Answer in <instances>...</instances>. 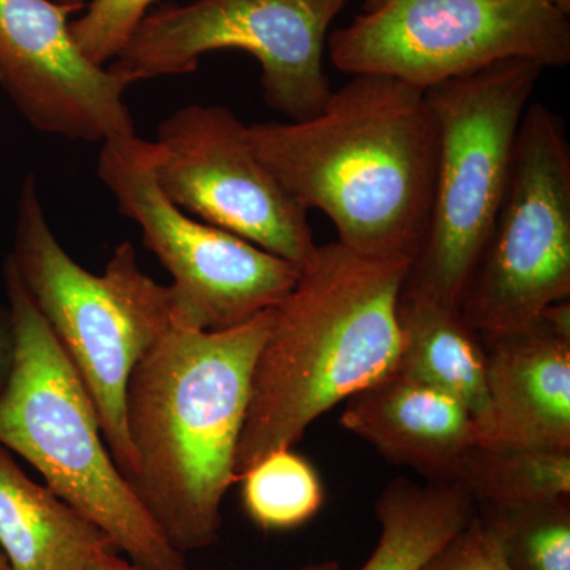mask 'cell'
Segmentation results:
<instances>
[{
  "instance_id": "22",
  "label": "cell",
  "mask_w": 570,
  "mask_h": 570,
  "mask_svg": "<svg viewBox=\"0 0 570 570\" xmlns=\"http://www.w3.org/2000/svg\"><path fill=\"white\" fill-rule=\"evenodd\" d=\"M419 570H512L497 539L482 523L478 512L450 542Z\"/></svg>"
},
{
  "instance_id": "19",
  "label": "cell",
  "mask_w": 570,
  "mask_h": 570,
  "mask_svg": "<svg viewBox=\"0 0 570 570\" xmlns=\"http://www.w3.org/2000/svg\"><path fill=\"white\" fill-rule=\"evenodd\" d=\"M475 509L510 569L570 570V497Z\"/></svg>"
},
{
  "instance_id": "24",
  "label": "cell",
  "mask_w": 570,
  "mask_h": 570,
  "mask_svg": "<svg viewBox=\"0 0 570 570\" xmlns=\"http://www.w3.org/2000/svg\"><path fill=\"white\" fill-rule=\"evenodd\" d=\"M80 570H141L134 564V562L122 560L116 557L115 551L105 553L102 557L96 558L88 564L82 566Z\"/></svg>"
},
{
  "instance_id": "15",
  "label": "cell",
  "mask_w": 570,
  "mask_h": 570,
  "mask_svg": "<svg viewBox=\"0 0 570 570\" xmlns=\"http://www.w3.org/2000/svg\"><path fill=\"white\" fill-rule=\"evenodd\" d=\"M397 373L459 401L478 423L480 442L493 441L485 346L461 316L459 306L403 288L397 302Z\"/></svg>"
},
{
  "instance_id": "13",
  "label": "cell",
  "mask_w": 570,
  "mask_h": 570,
  "mask_svg": "<svg viewBox=\"0 0 570 570\" xmlns=\"http://www.w3.org/2000/svg\"><path fill=\"white\" fill-rule=\"evenodd\" d=\"M485 346L494 436L489 444L570 450V303Z\"/></svg>"
},
{
  "instance_id": "26",
  "label": "cell",
  "mask_w": 570,
  "mask_h": 570,
  "mask_svg": "<svg viewBox=\"0 0 570 570\" xmlns=\"http://www.w3.org/2000/svg\"><path fill=\"white\" fill-rule=\"evenodd\" d=\"M384 2L385 0H363V9H365V11H373Z\"/></svg>"
},
{
  "instance_id": "6",
  "label": "cell",
  "mask_w": 570,
  "mask_h": 570,
  "mask_svg": "<svg viewBox=\"0 0 570 570\" xmlns=\"http://www.w3.org/2000/svg\"><path fill=\"white\" fill-rule=\"evenodd\" d=\"M542 71L530 59H505L426 89L438 122L436 184L404 291L459 303L501 208L517 134Z\"/></svg>"
},
{
  "instance_id": "25",
  "label": "cell",
  "mask_w": 570,
  "mask_h": 570,
  "mask_svg": "<svg viewBox=\"0 0 570 570\" xmlns=\"http://www.w3.org/2000/svg\"><path fill=\"white\" fill-rule=\"evenodd\" d=\"M52 2L61 3V6L73 7V9H85L86 0H52Z\"/></svg>"
},
{
  "instance_id": "7",
  "label": "cell",
  "mask_w": 570,
  "mask_h": 570,
  "mask_svg": "<svg viewBox=\"0 0 570 570\" xmlns=\"http://www.w3.org/2000/svg\"><path fill=\"white\" fill-rule=\"evenodd\" d=\"M569 295L570 142L557 112L530 104L501 208L456 305L487 344Z\"/></svg>"
},
{
  "instance_id": "21",
  "label": "cell",
  "mask_w": 570,
  "mask_h": 570,
  "mask_svg": "<svg viewBox=\"0 0 570 570\" xmlns=\"http://www.w3.org/2000/svg\"><path fill=\"white\" fill-rule=\"evenodd\" d=\"M159 0H91L88 10L70 22L82 55L97 66L115 61Z\"/></svg>"
},
{
  "instance_id": "4",
  "label": "cell",
  "mask_w": 570,
  "mask_h": 570,
  "mask_svg": "<svg viewBox=\"0 0 570 570\" xmlns=\"http://www.w3.org/2000/svg\"><path fill=\"white\" fill-rule=\"evenodd\" d=\"M3 284L14 355L0 390V444L43 475L48 489L81 512L141 570H187L105 442L91 396L52 335L9 255Z\"/></svg>"
},
{
  "instance_id": "11",
  "label": "cell",
  "mask_w": 570,
  "mask_h": 570,
  "mask_svg": "<svg viewBox=\"0 0 570 570\" xmlns=\"http://www.w3.org/2000/svg\"><path fill=\"white\" fill-rule=\"evenodd\" d=\"M153 170L183 212L303 268L316 254L307 212L258 159L246 124L220 105H187L160 122Z\"/></svg>"
},
{
  "instance_id": "10",
  "label": "cell",
  "mask_w": 570,
  "mask_h": 570,
  "mask_svg": "<svg viewBox=\"0 0 570 570\" xmlns=\"http://www.w3.org/2000/svg\"><path fill=\"white\" fill-rule=\"evenodd\" d=\"M97 174L119 213L174 277L171 325L220 332L275 307L294 287L298 266L190 216L165 197L153 170V141L137 135L104 141Z\"/></svg>"
},
{
  "instance_id": "2",
  "label": "cell",
  "mask_w": 570,
  "mask_h": 570,
  "mask_svg": "<svg viewBox=\"0 0 570 570\" xmlns=\"http://www.w3.org/2000/svg\"><path fill=\"white\" fill-rule=\"evenodd\" d=\"M272 317L269 307L220 332L171 325L127 382L129 483L179 553L208 549L219 539L220 505L238 482L236 450Z\"/></svg>"
},
{
  "instance_id": "17",
  "label": "cell",
  "mask_w": 570,
  "mask_h": 570,
  "mask_svg": "<svg viewBox=\"0 0 570 570\" xmlns=\"http://www.w3.org/2000/svg\"><path fill=\"white\" fill-rule=\"evenodd\" d=\"M475 502L455 483L393 479L376 502L381 538L360 570H419L474 519ZM302 570H340L335 562Z\"/></svg>"
},
{
  "instance_id": "16",
  "label": "cell",
  "mask_w": 570,
  "mask_h": 570,
  "mask_svg": "<svg viewBox=\"0 0 570 570\" xmlns=\"http://www.w3.org/2000/svg\"><path fill=\"white\" fill-rule=\"evenodd\" d=\"M0 550L11 570H80L116 549L97 524L29 479L0 444Z\"/></svg>"
},
{
  "instance_id": "20",
  "label": "cell",
  "mask_w": 570,
  "mask_h": 570,
  "mask_svg": "<svg viewBox=\"0 0 570 570\" xmlns=\"http://www.w3.org/2000/svg\"><path fill=\"white\" fill-rule=\"evenodd\" d=\"M249 519L266 531H287L313 519L324 504L316 469L292 449L277 450L239 478Z\"/></svg>"
},
{
  "instance_id": "5",
  "label": "cell",
  "mask_w": 570,
  "mask_h": 570,
  "mask_svg": "<svg viewBox=\"0 0 570 570\" xmlns=\"http://www.w3.org/2000/svg\"><path fill=\"white\" fill-rule=\"evenodd\" d=\"M9 257L88 390L112 460L129 480L134 455L124 422L127 382L171 326L170 291L142 273L130 242L116 247L104 275L77 264L48 223L32 174L21 184Z\"/></svg>"
},
{
  "instance_id": "9",
  "label": "cell",
  "mask_w": 570,
  "mask_h": 570,
  "mask_svg": "<svg viewBox=\"0 0 570 570\" xmlns=\"http://www.w3.org/2000/svg\"><path fill=\"white\" fill-rule=\"evenodd\" d=\"M347 0H194L153 11L108 67L127 86L197 70L206 52H249L264 99L292 122L314 118L333 88L326 32Z\"/></svg>"
},
{
  "instance_id": "12",
  "label": "cell",
  "mask_w": 570,
  "mask_h": 570,
  "mask_svg": "<svg viewBox=\"0 0 570 570\" xmlns=\"http://www.w3.org/2000/svg\"><path fill=\"white\" fill-rule=\"evenodd\" d=\"M73 11L52 0H0V82L40 132L88 142L134 137L129 86L82 55Z\"/></svg>"
},
{
  "instance_id": "8",
  "label": "cell",
  "mask_w": 570,
  "mask_h": 570,
  "mask_svg": "<svg viewBox=\"0 0 570 570\" xmlns=\"http://www.w3.org/2000/svg\"><path fill=\"white\" fill-rule=\"evenodd\" d=\"M352 75H387L417 88L505 59L543 69L570 62L569 14L551 0H385L328 39Z\"/></svg>"
},
{
  "instance_id": "23",
  "label": "cell",
  "mask_w": 570,
  "mask_h": 570,
  "mask_svg": "<svg viewBox=\"0 0 570 570\" xmlns=\"http://www.w3.org/2000/svg\"><path fill=\"white\" fill-rule=\"evenodd\" d=\"M14 355V325L9 305H0V390L9 379Z\"/></svg>"
},
{
  "instance_id": "28",
  "label": "cell",
  "mask_w": 570,
  "mask_h": 570,
  "mask_svg": "<svg viewBox=\"0 0 570 570\" xmlns=\"http://www.w3.org/2000/svg\"><path fill=\"white\" fill-rule=\"evenodd\" d=\"M0 570H11L10 562L2 550H0Z\"/></svg>"
},
{
  "instance_id": "3",
  "label": "cell",
  "mask_w": 570,
  "mask_h": 570,
  "mask_svg": "<svg viewBox=\"0 0 570 570\" xmlns=\"http://www.w3.org/2000/svg\"><path fill=\"white\" fill-rule=\"evenodd\" d=\"M411 262L370 257L341 243L317 246L273 307L250 379L236 475L355 393L392 376L401 351L397 302Z\"/></svg>"
},
{
  "instance_id": "18",
  "label": "cell",
  "mask_w": 570,
  "mask_h": 570,
  "mask_svg": "<svg viewBox=\"0 0 570 570\" xmlns=\"http://www.w3.org/2000/svg\"><path fill=\"white\" fill-rule=\"evenodd\" d=\"M450 483L478 504H521L570 497V450L475 442Z\"/></svg>"
},
{
  "instance_id": "14",
  "label": "cell",
  "mask_w": 570,
  "mask_h": 570,
  "mask_svg": "<svg viewBox=\"0 0 570 570\" xmlns=\"http://www.w3.org/2000/svg\"><path fill=\"white\" fill-rule=\"evenodd\" d=\"M341 425L426 482H449L480 442L478 423L445 393L395 373L346 400Z\"/></svg>"
},
{
  "instance_id": "27",
  "label": "cell",
  "mask_w": 570,
  "mask_h": 570,
  "mask_svg": "<svg viewBox=\"0 0 570 570\" xmlns=\"http://www.w3.org/2000/svg\"><path fill=\"white\" fill-rule=\"evenodd\" d=\"M551 2H553L558 9L564 11L566 14L570 13V0H551Z\"/></svg>"
},
{
  "instance_id": "1",
  "label": "cell",
  "mask_w": 570,
  "mask_h": 570,
  "mask_svg": "<svg viewBox=\"0 0 570 570\" xmlns=\"http://www.w3.org/2000/svg\"><path fill=\"white\" fill-rule=\"evenodd\" d=\"M247 130L258 159L296 204L332 220L337 243L414 262L438 171V122L426 91L387 75H354L314 118Z\"/></svg>"
}]
</instances>
